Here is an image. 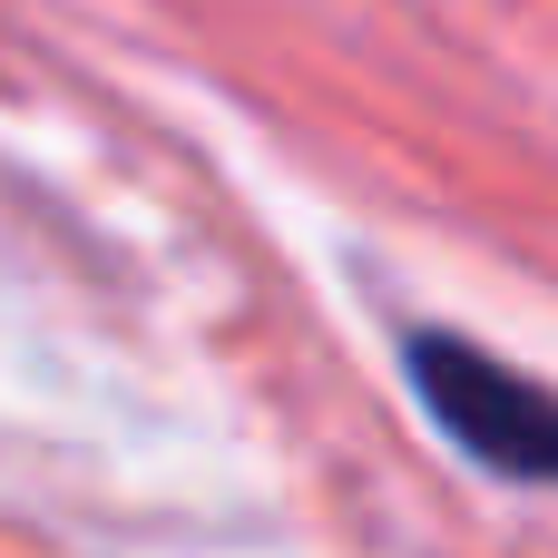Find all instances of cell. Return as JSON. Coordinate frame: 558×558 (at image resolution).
Returning a JSON list of instances; mask_svg holds the SVG:
<instances>
[{"label": "cell", "mask_w": 558, "mask_h": 558, "mask_svg": "<svg viewBox=\"0 0 558 558\" xmlns=\"http://www.w3.org/2000/svg\"><path fill=\"white\" fill-rule=\"evenodd\" d=\"M412 383L471 461L558 490V392L520 383L510 363H490L481 343H451V333H412Z\"/></svg>", "instance_id": "cell-1"}]
</instances>
